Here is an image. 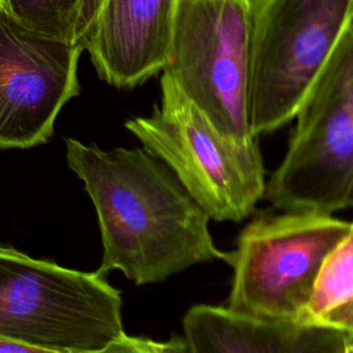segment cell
Masks as SVG:
<instances>
[{"instance_id":"6da1fadb","label":"cell","mask_w":353,"mask_h":353,"mask_svg":"<svg viewBox=\"0 0 353 353\" xmlns=\"http://www.w3.org/2000/svg\"><path fill=\"white\" fill-rule=\"evenodd\" d=\"M66 163L97 211L103 247L98 273L117 269L143 285L200 262L226 261L210 233V216L145 148L102 150L68 138Z\"/></svg>"},{"instance_id":"4fadbf2b","label":"cell","mask_w":353,"mask_h":353,"mask_svg":"<svg viewBox=\"0 0 353 353\" xmlns=\"http://www.w3.org/2000/svg\"><path fill=\"white\" fill-rule=\"evenodd\" d=\"M103 0H80L76 23H74V32H73V40L72 43L74 46H79L84 50L83 43L84 37L87 34V30Z\"/></svg>"},{"instance_id":"7c38bea8","label":"cell","mask_w":353,"mask_h":353,"mask_svg":"<svg viewBox=\"0 0 353 353\" xmlns=\"http://www.w3.org/2000/svg\"><path fill=\"white\" fill-rule=\"evenodd\" d=\"M0 4L26 26L72 43L80 0H0Z\"/></svg>"},{"instance_id":"9c48e42d","label":"cell","mask_w":353,"mask_h":353,"mask_svg":"<svg viewBox=\"0 0 353 353\" xmlns=\"http://www.w3.org/2000/svg\"><path fill=\"white\" fill-rule=\"evenodd\" d=\"M178 0H103L83 47L101 80L134 88L165 68Z\"/></svg>"},{"instance_id":"5bb4252c","label":"cell","mask_w":353,"mask_h":353,"mask_svg":"<svg viewBox=\"0 0 353 353\" xmlns=\"http://www.w3.org/2000/svg\"><path fill=\"white\" fill-rule=\"evenodd\" d=\"M319 325H328L353 335V298L347 303L324 316Z\"/></svg>"},{"instance_id":"3957f363","label":"cell","mask_w":353,"mask_h":353,"mask_svg":"<svg viewBox=\"0 0 353 353\" xmlns=\"http://www.w3.org/2000/svg\"><path fill=\"white\" fill-rule=\"evenodd\" d=\"M160 87V103L149 116L127 120L125 128L174 172L210 219H245L266 190L259 137L223 135L167 77Z\"/></svg>"},{"instance_id":"7a4b0ae2","label":"cell","mask_w":353,"mask_h":353,"mask_svg":"<svg viewBox=\"0 0 353 353\" xmlns=\"http://www.w3.org/2000/svg\"><path fill=\"white\" fill-rule=\"evenodd\" d=\"M121 306L103 274L0 244V338L39 353H113L125 336Z\"/></svg>"},{"instance_id":"8fae6325","label":"cell","mask_w":353,"mask_h":353,"mask_svg":"<svg viewBox=\"0 0 353 353\" xmlns=\"http://www.w3.org/2000/svg\"><path fill=\"white\" fill-rule=\"evenodd\" d=\"M353 298V222L346 237L327 255L316 277L299 324L319 325L330 312Z\"/></svg>"},{"instance_id":"2e32d148","label":"cell","mask_w":353,"mask_h":353,"mask_svg":"<svg viewBox=\"0 0 353 353\" xmlns=\"http://www.w3.org/2000/svg\"><path fill=\"white\" fill-rule=\"evenodd\" d=\"M346 207H353V182H352L347 196H346Z\"/></svg>"},{"instance_id":"8992f818","label":"cell","mask_w":353,"mask_h":353,"mask_svg":"<svg viewBox=\"0 0 353 353\" xmlns=\"http://www.w3.org/2000/svg\"><path fill=\"white\" fill-rule=\"evenodd\" d=\"M350 228L352 222L313 211L256 216L226 252L233 269L226 306L296 323L324 259Z\"/></svg>"},{"instance_id":"5b68a950","label":"cell","mask_w":353,"mask_h":353,"mask_svg":"<svg viewBox=\"0 0 353 353\" xmlns=\"http://www.w3.org/2000/svg\"><path fill=\"white\" fill-rule=\"evenodd\" d=\"M294 119V134L266 183V199L283 211L334 214L346 208L353 182V23Z\"/></svg>"},{"instance_id":"30bf717a","label":"cell","mask_w":353,"mask_h":353,"mask_svg":"<svg viewBox=\"0 0 353 353\" xmlns=\"http://www.w3.org/2000/svg\"><path fill=\"white\" fill-rule=\"evenodd\" d=\"M193 353H353V335L328 325L243 313L229 306L200 303L182 319Z\"/></svg>"},{"instance_id":"ba28073f","label":"cell","mask_w":353,"mask_h":353,"mask_svg":"<svg viewBox=\"0 0 353 353\" xmlns=\"http://www.w3.org/2000/svg\"><path fill=\"white\" fill-rule=\"evenodd\" d=\"M83 51L26 26L0 4V150L50 139L61 109L79 94Z\"/></svg>"},{"instance_id":"52a82bcc","label":"cell","mask_w":353,"mask_h":353,"mask_svg":"<svg viewBox=\"0 0 353 353\" xmlns=\"http://www.w3.org/2000/svg\"><path fill=\"white\" fill-rule=\"evenodd\" d=\"M161 76L223 135L247 139L251 0H178L171 52Z\"/></svg>"},{"instance_id":"9a60e30c","label":"cell","mask_w":353,"mask_h":353,"mask_svg":"<svg viewBox=\"0 0 353 353\" xmlns=\"http://www.w3.org/2000/svg\"><path fill=\"white\" fill-rule=\"evenodd\" d=\"M3 352H10V353H14V352H19V353H39L36 350V347L30 346V345H26V343H21V342H17V341H12V339H6V338H0V353Z\"/></svg>"},{"instance_id":"277c9868","label":"cell","mask_w":353,"mask_h":353,"mask_svg":"<svg viewBox=\"0 0 353 353\" xmlns=\"http://www.w3.org/2000/svg\"><path fill=\"white\" fill-rule=\"evenodd\" d=\"M352 23L353 0H251V135L295 117Z\"/></svg>"}]
</instances>
